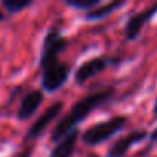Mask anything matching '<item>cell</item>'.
I'll list each match as a JSON object with an SVG mask.
<instances>
[{"mask_svg": "<svg viewBox=\"0 0 157 157\" xmlns=\"http://www.w3.org/2000/svg\"><path fill=\"white\" fill-rule=\"evenodd\" d=\"M88 157H100V155H97V154H91V155H88Z\"/></svg>", "mask_w": 157, "mask_h": 157, "instance_id": "cell-18", "label": "cell"}, {"mask_svg": "<svg viewBox=\"0 0 157 157\" xmlns=\"http://www.w3.org/2000/svg\"><path fill=\"white\" fill-rule=\"evenodd\" d=\"M33 5H34L33 0H3L2 2V6L5 8L8 14H17Z\"/></svg>", "mask_w": 157, "mask_h": 157, "instance_id": "cell-12", "label": "cell"}, {"mask_svg": "<svg viewBox=\"0 0 157 157\" xmlns=\"http://www.w3.org/2000/svg\"><path fill=\"white\" fill-rule=\"evenodd\" d=\"M77 139H78V129L71 131L60 142H57V145L52 148L49 157H71L72 152H74Z\"/></svg>", "mask_w": 157, "mask_h": 157, "instance_id": "cell-10", "label": "cell"}, {"mask_svg": "<svg viewBox=\"0 0 157 157\" xmlns=\"http://www.w3.org/2000/svg\"><path fill=\"white\" fill-rule=\"evenodd\" d=\"M157 14V3L148 6L146 10L132 14L125 25V37L126 40H136L140 34V31L143 29V26Z\"/></svg>", "mask_w": 157, "mask_h": 157, "instance_id": "cell-7", "label": "cell"}, {"mask_svg": "<svg viewBox=\"0 0 157 157\" xmlns=\"http://www.w3.org/2000/svg\"><path fill=\"white\" fill-rule=\"evenodd\" d=\"M116 94L114 86H105L102 90H97L82 99H78L71 108L69 111L56 123L54 129L51 131V140L52 142H60L66 134H69L71 131L77 129V125L82 120H85L96 108L108 103Z\"/></svg>", "mask_w": 157, "mask_h": 157, "instance_id": "cell-1", "label": "cell"}, {"mask_svg": "<svg viewBox=\"0 0 157 157\" xmlns=\"http://www.w3.org/2000/svg\"><path fill=\"white\" fill-rule=\"evenodd\" d=\"M120 59L117 57H109V56H97V57H93L86 62H83L80 66L75 69V74H74V80L77 85H83L86 83L90 78H93L94 75L100 74L102 71H105L108 66L111 65H116L119 63Z\"/></svg>", "mask_w": 157, "mask_h": 157, "instance_id": "cell-6", "label": "cell"}, {"mask_svg": "<svg viewBox=\"0 0 157 157\" xmlns=\"http://www.w3.org/2000/svg\"><path fill=\"white\" fill-rule=\"evenodd\" d=\"M40 71H42V90L48 93H56L69 78L71 66L68 63L57 60L54 63L42 66Z\"/></svg>", "mask_w": 157, "mask_h": 157, "instance_id": "cell-4", "label": "cell"}, {"mask_svg": "<svg viewBox=\"0 0 157 157\" xmlns=\"http://www.w3.org/2000/svg\"><path fill=\"white\" fill-rule=\"evenodd\" d=\"M125 6V2L123 0H114V2H106V3H100L99 6L93 8L91 11H88L85 14V19L86 20H102L108 16H111L116 10Z\"/></svg>", "mask_w": 157, "mask_h": 157, "instance_id": "cell-11", "label": "cell"}, {"mask_svg": "<svg viewBox=\"0 0 157 157\" xmlns=\"http://www.w3.org/2000/svg\"><path fill=\"white\" fill-rule=\"evenodd\" d=\"M148 137H149V145L157 143V126L154 128V131H152L151 134H148Z\"/></svg>", "mask_w": 157, "mask_h": 157, "instance_id": "cell-14", "label": "cell"}, {"mask_svg": "<svg viewBox=\"0 0 157 157\" xmlns=\"http://www.w3.org/2000/svg\"><path fill=\"white\" fill-rule=\"evenodd\" d=\"M43 102V93L40 90H31L26 94L22 96L19 109H17V119L19 120H26L36 114V111L40 108Z\"/></svg>", "mask_w": 157, "mask_h": 157, "instance_id": "cell-9", "label": "cell"}, {"mask_svg": "<svg viewBox=\"0 0 157 157\" xmlns=\"http://www.w3.org/2000/svg\"><path fill=\"white\" fill-rule=\"evenodd\" d=\"M62 109H63V102H54L52 105H49V106L43 111V114H42V116L29 126V129L26 131V134H25V137H23V146H33L31 143L36 142V140L48 129V126H49L52 122L57 120V117L60 116Z\"/></svg>", "mask_w": 157, "mask_h": 157, "instance_id": "cell-5", "label": "cell"}, {"mask_svg": "<svg viewBox=\"0 0 157 157\" xmlns=\"http://www.w3.org/2000/svg\"><path fill=\"white\" fill-rule=\"evenodd\" d=\"M68 40L65 39L62 28L59 23H54L45 34L43 45H42V52L39 59V66H45L49 63H54L59 60V54L66 48Z\"/></svg>", "mask_w": 157, "mask_h": 157, "instance_id": "cell-3", "label": "cell"}, {"mask_svg": "<svg viewBox=\"0 0 157 157\" xmlns=\"http://www.w3.org/2000/svg\"><path fill=\"white\" fill-rule=\"evenodd\" d=\"M3 19H5V14H3V11H2V10H0V22H2Z\"/></svg>", "mask_w": 157, "mask_h": 157, "instance_id": "cell-17", "label": "cell"}, {"mask_svg": "<svg viewBox=\"0 0 157 157\" xmlns=\"http://www.w3.org/2000/svg\"><path fill=\"white\" fill-rule=\"evenodd\" d=\"M66 5L75 10H82V11H91L93 8L100 5V0H66Z\"/></svg>", "mask_w": 157, "mask_h": 157, "instance_id": "cell-13", "label": "cell"}, {"mask_svg": "<svg viewBox=\"0 0 157 157\" xmlns=\"http://www.w3.org/2000/svg\"><path fill=\"white\" fill-rule=\"evenodd\" d=\"M151 149H152V145H148V146H146V148H145V149H143L140 154H137L136 157H146V155L151 152Z\"/></svg>", "mask_w": 157, "mask_h": 157, "instance_id": "cell-15", "label": "cell"}, {"mask_svg": "<svg viewBox=\"0 0 157 157\" xmlns=\"http://www.w3.org/2000/svg\"><path fill=\"white\" fill-rule=\"evenodd\" d=\"M126 123H128V117L126 116H114V117H111L108 120H103L100 123H96V125L90 126L82 134V140L88 146L100 145V143L109 140L117 132H120L126 126Z\"/></svg>", "mask_w": 157, "mask_h": 157, "instance_id": "cell-2", "label": "cell"}, {"mask_svg": "<svg viewBox=\"0 0 157 157\" xmlns=\"http://www.w3.org/2000/svg\"><path fill=\"white\" fill-rule=\"evenodd\" d=\"M152 111H154V116L157 117V99H155V102H154V108H152Z\"/></svg>", "mask_w": 157, "mask_h": 157, "instance_id": "cell-16", "label": "cell"}, {"mask_svg": "<svg viewBox=\"0 0 157 157\" xmlns=\"http://www.w3.org/2000/svg\"><path fill=\"white\" fill-rule=\"evenodd\" d=\"M148 137V132L145 129H136V131H131L128 132L126 136H122L120 139H117L111 148L108 149V154L106 157H125L126 152L137 143L143 142L145 139Z\"/></svg>", "mask_w": 157, "mask_h": 157, "instance_id": "cell-8", "label": "cell"}]
</instances>
